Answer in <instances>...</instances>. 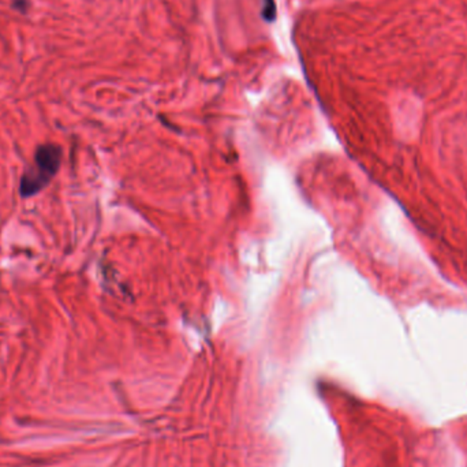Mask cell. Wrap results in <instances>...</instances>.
<instances>
[{
	"label": "cell",
	"mask_w": 467,
	"mask_h": 467,
	"mask_svg": "<svg viewBox=\"0 0 467 467\" xmlns=\"http://www.w3.org/2000/svg\"><path fill=\"white\" fill-rule=\"evenodd\" d=\"M62 149L55 144H44L36 149L32 166L24 172L20 183V195L24 198L43 192L59 172Z\"/></svg>",
	"instance_id": "6da1fadb"
},
{
	"label": "cell",
	"mask_w": 467,
	"mask_h": 467,
	"mask_svg": "<svg viewBox=\"0 0 467 467\" xmlns=\"http://www.w3.org/2000/svg\"><path fill=\"white\" fill-rule=\"evenodd\" d=\"M263 17L272 22L276 18V4L273 0H264V7H263Z\"/></svg>",
	"instance_id": "7a4b0ae2"
}]
</instances>
